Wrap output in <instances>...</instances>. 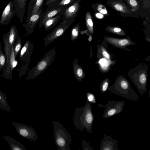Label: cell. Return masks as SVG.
Returning a JSON list of instances; mask_svg holds the SVG:
<instances>
[{"label": "cell", "instance_id": "7", "mask_svg": "<svg viewBox=\"0 0 150 150\" xmlns=\"http://www.w3.org/2000/svg\"><path fill=\"white\" fill-rule=\"evenodd\" d=\"M8 32L4 34L3 36L4 46V54L6 59V63L3 69V77L6 79H12V73L11 71L9 64V57L11 48L9 47L8 41Z\"/></svg>", "mask_w": 150, "mask_h": 150}, {"label": "cell", "instance_id": "35", "mask_svg": "<svg viewBox=\"0 0 150 150\" xmlns=\"http://www.w3.org/2000/svg\"><path fill=\"white\" fill-rule=\"evenodd\" d=\"M129 3L130 4L133 6H135L137 4V1L135 0H130Z\"/></svg>", "mask_w": 150, "mask_h": 150}, {"label": "cell", "instance_id": "38", "mask_svg": "<svg viewBox=\"0 0 150 150\" xmlns=\"http://www.w3.org/2000/svg\"><path fill=\"white\" fill-rule=\"evenodd\" d=\"M96 16L97 17L99 18H102L103 17V15L100 13H97Z\"/></svg>", "mask_w": 150, "mask_h": 150}, {"label": "cell", "instance_id": "21", "mask_svg": "<svg viewBox=\"0 0 150 150\" xmlns=\"http://www.w3.org/2000/svg\"><path fill=\"white\" fill-rule=\"evenodd\" d=\"M0 108L8 112L11 111L8 104L6 96L1 91H0Z\"/></svg>", "mask_w": 150, "mask_h": 150}, {"label": "cell", "instance_id": "36", "mask_svg": "<svg viewBox=\"0 0 150 150\" xmlns=\"http://www.w3.org/2000/svg\"><path fill=\"white\" fill-rule=\"evenodd\" d=\"M103 56L107 59L110 58V56L109 54L105 51H103Z\"/></svg>", "mask_w": 150, "mask_h": 150}, {"label": "cell", "instance_id": "3", "mask_svg": "<svg viewBox=\"0 0 150 150\" xmlns=\"http://www.w3.org/2000/svg\"><path fill=\"white\" fill-rule=\"evenodd\" d=\"M56 54L55 47L45 54L36 65L29 71L27 79H33L44 72L54 60Z\"/></svg>", "mask_w": 150, "mask_h": 150}, {"label": "cell", "instance_id": "5", "mask_svg": "<svg viewBox=\"0 0 150 150\" xmlns=\"http://www.w3.org/2000/svg\"><path fill=\"white\" fill-rule=\"evenodd\" d=\"M16 132L21 136L31 141H35L38 138L36 131L32 127L22 123L11 121Z\"/></svg>", "mask_w": 150, "mask_h": 150}, {"label": "cell", "instance_id": "22", "mask_svg": "<svg viewBox=\"0 0 150 150\" xmlns=\"http://www.w3.org/2000/svg\"><path fill=\"white\" fill-rule=\"evenodd\" d=\"M81 26L79 23H78L72 28L71 31V39L74 41L78 38L80 32Z\"/></svg>", "mask_w": 150, "mask_h": 150}, {"label": "cell", "instance_id": "30", "mask_svg": "<svg viewBox=\"0 0 150 150\" xmlns=\"http://www.w3.org/2000/svg\"><path fill=\"white\" fill-rule=\"evenodd\" d=\"M112 42H117V44L121 46H124L127 45L129 43L128 40L126 39H123L118 40L116 41L113 39H111Z\"/></svg>", "mask_w": 150, "mask_h": 150}, {"label": "cell", "instance_id": "2", "mask_svg": "<svg viewBox=\"0 0 150 150\" xmlns=\"http://www.w3.org/2000/svg\"><path fill=\"white\" fill-rule=\"evenodd\" d=\"M54 139L58 150H70L72 142L70 134L64 127L58 121H52Z\"/></svg>", "mask_w": 150, "mask_h": 150}, {"label": "cell", "instance_id": "37", "mask_svg": "<svg viewBox=\"0 0 150 150\" xmlns=\"http://www.w3.org/2000/svg\"><path fill=\"white\" fill-rule=\"evenodd\" d=\"M113 31L115 33H118L121 31V29L118 28H115L113 29Z\"/></svg>", "mask_w": 150, "mask_h": 150}, {"label": "cell", "instance_id": "32", "mask_svg": "<svg viewBox=\"0 0 150 150\" xmlns=\"http://www.w3.org/2000/svg\"><path fill=\"white\" fill-rule=\"evenodd\" d=\"M140 82L142 84H144L146 81V78L145 75L144 74H141L139 77Z\"/></svg>", "mask_w": 150, "mask_h": 150}, {"label": "cell", "instance_id": "34", "mask_svg": "<svg viewBox=\"0 0 150 150\" xmlns=\"http://www.w3.org/2000/svg\"><path fill=\"white\" fill-rule=\"evenodd\" d=\"M115 7L117 10L122 11L123 10V8L122 6L120 4H116L115 5Z\"/></svg>", "mask_w": 150, "mask_h": 150}, {"label": "cell", "instance_id": "12", "mask_svg": "<svg viewBox=\"0 0 150 150\" xmlns=\"http://www.w3.org/2000/svg\"><path fill=\"white\" fill-rule=\"evenodd\" d=\"M116 139H113L111 135L108 136L105 134L100 145V150H119Z\"/></svg>", "mask_w": 150, "mask_h": 150}, {"label": "cell", "instance_id": "28", "mask_svg": "<svg viewBox=\"0 0 150 150\" xmlns=\"http://www.w3.org/2000/svg\"><path fill=\"white\" fill-rule=\"evenodd\" d=\"M82 146L83 150H93L90 147L89 142H87L85 139L82 141Z\"/></svg>", "mask_w": 150, "mask_h": 150}, {"label": "cell", "instance_id": "19", "mask_svg": "<svg viewBox=\"0 0 150 150\" xmlns=\"http://www.w3.org/2000/svg\"><path fill=\"white\" fill-rule=\"evenodd\" d=\"M8 41L9 47L14 45L18 36V30L15 25H11L8 32Z\"/></svg>", "mask_w": 150, "mask_h": 150}, {"label": "cell", "instance_id": "29", "mask_svg": "<svg viewBox=\"0 0 150 150\" xmlns=\"http://www.w3.org/2000/svg\"><path fill=\"white\" fill-rule=\"evenodd\" d=\"M86 94L87 98L86 99L89 102L93 103H97L95 97L93 94L88 93H86Z\"/></svg>", "mask_w": 150, "mask_h": 150}, {"label": "cell", "instance_id": "17", "mask_svg": "<svg viewBox=\"0 0 150 150\" xmlns=\"http://www.w3.org/2000/svg\"><path fill=\"white\" fill-rule=\"evenodd\" d=\"M63 10L55 16L47 20L45 22L43 25L45 27V31L49 30L53 28L60 21L61 18L62 16Z\"/></svg>", "mask_w": 150, "mask_h": 150}, {"label": "cell", "instance_id": "24", "mask_svg": "<svg viewBox=\"0 0 150 150\" xmlns=\"http://www.w3.org/2000/svg\"><path fill=\"white\" fill-rule=\"evenodd\" d=\"M22 46L21 38L20 36H18L14 45V52L16 58L21 50Z\"/></svg>", "mask_w": 150, "mask_h": 150}, {"label": "cell", "instance_id": "10", "mask_svg": "<svg viewBox=\"0 0 150 150\" xmlns=\"http://www.w3.org/2000/svg\"><path fill=\"white\" fill-rule=\"evenodd\" d=\"M64 9L62 8H56L48 6L40 16L38 22L39 29H40L43 26L44 24L47 20L55 16Z\"/></svg>", "mask_w": 150, "mask_h": 150}, {"label": "cell", "instance_id": "20", "mask_svg": "<svg viewBox=\"0 0 150 150\" xmlns=\"http://www.w3.org/2000/svg\"><path fill=\"white\" fill-rule=\"evenodd\" d=\"M76 0H60L54 4L49 6L56 8H62L64 9L72 4Z\"/></svg>", "mask_w": 150, "mask_h": 150}, {"label": "cell", "instance_id": "27", "mask_svg": "<svg viewBox=\"0 0 150 150\" xmlns=\"http://www.w3.org/2000/svg\"><path fill=\"white\" fill-rule=\"evenodd\" d=\"M86 22L87 28L91 32V28L93 26V24L92 20L90 17V15L88 13H86Z\"/></svg>", "mask_w": 150, "mask_h": 150}, {"label": "cell", "instance_id": "18", "mask_svg": "<svg viewBox=\"0 0 150 150\" xmlns=\"http://www.w3.org/2000/svg\"><path fill=\"white\" fill-rule=\"evenodd\" d=\"M78 60L77 58L74 59L72 68L74 74L76 79L78 81H81L84 76V74L82 68L78 64Z\"/></svg>", "mask_w": 150, "mask_h": 150}, {"label": "cell", "instance_id": "6", "mask_svg": "<svg viewBox=\"0 0 150 150\" xmlns=\"http://www.w3.org/2000/svg\"><path fill=\"white\" fill-rule=\"evenodd\" d=\"M125 102L123 101L110 100L103 106L105 107L103 118L106 119L118 114L123 110Z\"/></svg>", "mask_w": 150, "mask_h": 150}, {"label": "cell", "instance_id": "13", "mask_svg": "<svg viewBox=\"0 0 150 150\" xmlns=\"http://www.w3.org/2000/svg\"><path fill=\"white\" fill-rule=\"evenodd\" d=\"M81 0H76L71 5L64 9L62 13L63 18L74 20L79 12Z\"/></svg>", "mask_w": 150, "mask_h": 150}, {"label": "cell", "instance_id": "15", "mask_svg": "<svg viewBox=\"0 0 150 150\" xmlns=\"http://www.w3.org/2000/svg\"><path fill=\"white\" fill-rule=\"evenodd\" d=\"M13 1L17 18L20 22L23 25L27 0H13Z\"/></svg>", "mask_w": 150, "mask_h": 150}, {"label": "cell", "instance_id": "31", "mask_svg": "<svg viewBox=\"0 0 150 150\" xmlns=\"http://www.w3.org/2000/svg\"><path fill=\"white\" fill-rule=\"evenodd\" d=\"M60 0H47L45 3V6H50L56 3Z\"/></svg>", "mask_w": 150, "mask_h": 150}, {"label": "cell", "instance_id": "9", "mask_svg": "<svg viewBox=\"0 0 150 150\" xmlns=\"http://www.w3.org/2000/svg\"><path fill=\"white\" fill-rule=\"evenodd\" d=\"M43 8H41L36 13L31 15L26 22L25 25H23L25 27L28 36L33 33L34 29L39 22L40 16L42 13Z\"/></svg>", "mask_w": 150, "mask_h": 150}, {"label": "cell", "instance_id": "40", "mask_svg": "<svg viewBox=\"0 0 150 150\" xmlns=\"http://www.w3.org/2000/svg\"><path fill=\"white\" fill-rule=\"evenodd\" d=\"M92 40V38L91 36L90 35L88 38V40L89 41L91 42Z\"/></svg>", "mask_w": 150, "mask_h": 150}, {"label": "cell", "instance_id": "33", "mask_svg": "<svg viewBox=\"0 0 150 150\" xmlns=\"http://www.w3.org/2000/svg\"><path fill=\"white\" fill-rule=\"evenodd\" d=\"M108 82H105L104 83L101 88V91L103 93L105 92L107 89L108 86Z\"/></svg>", "mask_w": 150, "mask_h": 150}, {"label": "cell", "instance_id": "25", "mask_svg": "<svg viewBox=\"0 0 150 150\" xmlns=\"http://www.w3.org/2000/svg\"><path fill=\"white\" fill-rule=\"evenodd\" d=\"M6 62V59L5 56L3 53L2 50V44L0 42V72H1L4 67Z\"/></svg>", "mask_w": 150, "mask_h": 150}, {"label": "cell", "instance_id": "16", "mask_svg": "<svg viewBox=\"0 0 150 150\" xmlns=\"http://www.w3.org/2000/svg\"><path fill=\"white\" fill-rule=\"evenodd\" d=\"M2 137L8 143L11 150H27L21 143L11 137L5 134L2 136Z\"/></svg>", "mask_w": 150, "mask_h": 150}, {"label": "cell", "instance_id": "26", "mask_svg": "<svg viewBox=\"0 0 150 150\" xmlns=\"http://www.w3.org/2000/svg\"><path fill=\"white\" fill-rule=\"evenodd\" d=\"M29 63L24 62L19 72V75L20 77H22L25 74L27 70Z\"/></svg>", "mask_w": 150, "mask_h": 150}, {"label": "cell", "instance_id": "1", "mask_svg": "<svg viewBox=\"0 0 150 150\" xmlns=\"http://www.w3.org/2000/svg\"><path fill=\"white\" fill-rule=\"evenodd\" d=\"M92 103L87 99L84 107L76 108L74 116V125L81 131L85 129L89 133L92 132L94 116L92 110Z\"/></svg>", "mask_w": 150, "mask_h": 150}, {"label": "cell", "instance_id": "4", "mask_svg": "<svg viewBox=\"0 0 150 150\" xmlns=\"http://www.w3.org/2000/svg\"><path fill=\"white\" fill-rule=\"evenodd\" d=\"M74 22V19L63 18L60 24L43 38L44 41V46H47L51 43L62 35Z\"/></svg>", "mask_w": 150, "mask_h": 150}, {"label": "cell", "instance_id": "11", "mask_svg": "<svg viewBox=\"0 0 150 150\" xmlns=\"http://www.w3.org/2000/svg\"><path fill=\"white\" fill-rule=\"evenodd\" d=\"M33 49V44L28 40H26L20 53V60L29 63Z\"/></svg>", "mask_w": 150, "mask_h": 150}, {"label": "cell", "instance_id": "23", "mask_svg": "<svg viewBox=\"0 0 150 150\" xmlns=\"http://www.w3.org/2000/svg\"><path fill=\"white\" fill-rule=\"evenodd\" d=\"M13 48L14 46L11 48L9 57L10 66L11 70L12 72L13 70L16 67L18 63L17 61L15 59L16 57L14 55Z\"/></svg>", "mask_w": 150, "mask_h": 150}, {"label": "cell", "instance_id": "14", "mask_svg": "<svg viewBox=\"0 0 150 150\" xmlns=\"http://www.w3.org/2000/svg\"><path fill=\"white\" fill-rule=\"evenodd\" d=\"M45 0H30L28 6V10L26 15V22L30 16L36 13L42 8Z\"/></svg>", "mask_w": 150, "mask_h": 150}, {"label": "cell", "instance_id": "39", "mask_svg": "<svg viewBox=\"0 0 150 150\" xmlns=\"http://www.w3.org/2000/svg\"><path fill=\"white\" fill-rule=\"evenodd\" d=\"M102 10H100V13L103 14H106L107 13V11L105 10L101 9Z\"/></svg>", "mask_w": 150, "mask_h": 150}, {"label": "cell", "instance_id": "8", "mask_svg": "<svg viewBox=\"0 0 150 150\" xmlns=\"http://www.w3.org/2000/svg\"><path fill=\"white\" fill-rule=\"evenodd\" d=\"M15 14L16 12L13 1H11L6 6L3 11L0 20V25H8Z\"/></svg>", "mask_w": 150, "mask_h": 150}]
</instances>
